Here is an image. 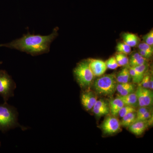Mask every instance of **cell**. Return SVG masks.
<instances>
[{"label": "cell", "mask_w": 153, "mask_h": 153, "mask_svg": "<svg viewBox=\"0 0 153 153\" xmlns=\"http://www.w3.org/2000/svg\"><path fill=\"white\" fill-rule=\"evenodd\" d=\"M58 28L53 30L52 34L47 36L31 35L28 32L22 38L6 44H0V47H6L25 52L33 56L49 52L50 44L58 36Z\"/></svg>", "instance_id": "obj_1"}, {"label": "cell", "mask_w": 153, "mask_h": 153, "mask_svg": "<svg viewBox=\"0 0 153 153\" xmlns=\"http://www.w3.org/2000/svg\"><path fill=\"white\" fill-rule=\"evenodd\" d=\"M18 112L16 108L4 102L0 104V131L5 133L10 130L20 128L22 130L28 129L27 127L21 126L18 122Z\"/></svg>", "instance_id": "obj_2"}, {"label": "cell", "mask_w": 153, "mask_h": 153, "mask_svg": "<svg viewBox=\"0 0 153 153\" xmlns=\"http://www.w3.org/2000/svg\"><path fill=\"white\" fill-rule=\"evenodd\" d=\"M117 80L114 74H108L100 77L94 82V88L100 95L110 96L116 90Z\"/></svg>", "instance_id": "obj_3"}, {"label": "cell", "mask_w": 153, "mask_h": 153, "mask_svg": "<svg viewBox=\"0 0 153 153\" xmlns=\"http://www.w3.org/2000/svg\"><path fill=\"white\" fill-rule=\"evenodd\" d=\"M74 74L76 81L82 88H86L91 84L94 75L91 71L88 61H81L74 68Z\"/></svg>", "instance_id": "obj_4"}, {"label": "cell", "mask_w": 153, "mask_h": 153, "mask_svg": "<svg viewBox=\"0 0 153 153\" xmlns=\"http://www.w3.org/2000/svg\"><path fill=\"white\" fill-rule=\"evenodd\" d=\"M16 88V82L5 70H0V96L7 102L10 97L14 96Z\"/></svg>", "instance_id": "obj_5"}, {"label": "cell", "mask_w": 153, "mask_h": 153, "mask_svg": "<svg viewBox=\"0 0 153 153\" xmlns=\"http://www.w3.org/2000/svg\"><path fill=\"white\" fill-rule=\"evenodd\" d=\"M152 90L139 85L135 93L137 98L138 105L140 107L150 106L153 103V94Z\"/></svg>", "instance_id": "obj_6"}, {"label": "cell", "mask_w": 153, "mask_h": 153, "mask_svg": "<svg viewBox=\"0 0 153 153\" xmlns=\"http://www.w3.org/2000/svg\"><path fill=\"white\" fill-rule=\"evenodd\" d=\"M119 120L114 116L108 117L102 124L101 128L104 134H112L117 132L120 128Z\"/></svg>", "instance_id": "obj_7"}, {"label": "cell", "mask_w": 153, "mask_h": 153, "mask_svg": "<svg viewBox=\"0 0 153 153\" xmlns=\"http://www.w3.org/2000/svg\"><path fill=\"white\" fill-rule=\"evenodd\" d=\"M89 66L94 76H102L105 73L107 68L105 62L99 59H91L88 60Z\"/></svg>", "instance_id": "obj_8"}, {"label": "cell", "mask_w": 153, "mask_h": 153, "mask_svg": "<svg viewBox=\"0 0 153 153\" xmlns=\"http://www.w3.org/2000/svg\"><path fill=\"white\" fill-rule=\"evenodd\" d=\"M81 103L86 110L92 109L94 104L97 101L96 96L93 92L87 91L84 92L81 97Z\"/></svg>", "instance_id": "obj_9"}, {"label": "cell", "mask_w": 153, "mask_h": 153, "mask_svg": "<svg viewBox=\"0 0 153 153\" xmlns=\"http://www.w3.org/2000/svg\"><path fill=\"white\" fill-rule=\"evenodd\" d=\"M94 113L98 117L108 114L110 112L109 105L103 100H99L96 102L93 106Z\"/></svg>", "instance_id": "obj_10"}, {"label": "cell", "mask_w": 153, "mask_h": 153, "mask_svg": "<svg viewBox=\"0 0 153 153\" xmlns=\"http://www.w3.org/2000/svg\"><path fill=\"white\" fill-rule=\"evenodd\" d=\"M149 125L147 121H137L128 127L130 131L137 136L142 134Z\"/></svg>", "instance_id": "obj_11"}, {"label": "cell", "mask_w": 153, "mask_h": 153, "mask_svg": "<svg viewBox=\"0 0 153 153\" xmlns=\"http://www.w3.org/2000/svg\"><path fill=\"white\" fill-rule=\"evenodd\" d=\"M117 97L120 99L124 105L135 107L138 105L137 98L135 92H133L126 95H118Z\"/></svg>", "instance_id": "obj_12"}, {"label": "cell", "mask_w": 153, "mask_h": 153, "mask_svg": "<svg viewBox=\"0 0 153 153\" xmlns=\"http://www.w3.org/2000/svg\"><path fill=\"white\" fill-rule=\"evenodd\" d=\"M116 90L117 91L120 95H127L134 92L135 91V85L129 82L119 83L117 85Z\"/></svg>", "instance_id": "obj_13"}, {"label": "cell", "mask_w": 153, "mask_h": 153, "mask_svg": "<svg viewBox=\"0 0 153 153\" xmlns=\"http://www.w3.org/2000/svg\"><path fill=\"white\" fill-rule=\"evenodd\" d=\"M109 104L110 111L113 116H117L121 108L124 105L121 100L118 97L111 100Z\"/></svg>", "instance_id": "obj_14"}, {"label": "cell", "mask_w": 153, "mask_h": 153, "mask_svg": "<svg viewBox=\"0 0 153 153\" xmlns=\"http://www.w3.org/2000/svg\"><path fill=\"white\" fill-rule=\"evenodd\" d=\"M124 42L131 47L136 46L139 42V38L135 34L131 33H125L123 35Z\"/></svg>", "instance_id": "obj_15"}, {"label": "cell", "mask_w": 153, "mask_h": 153, "mask_svg": "<svg viewBox=\"0 0 153 153\" xmlns=\"http://www.w3.org/2000/svg\"><path fill=\"white\" fill-rule=\"evenodd\" d=\"M131 77L130 74L129 68L125 67L122 69L116 76L117 82L118 83H126L129 82Z\"/></svg>", "instance_id": "obj_16"}, {"label": "cell", "mask_w": 153, "mask_h": 153, "mask_svg": "<svg viewBox=\"0 0 153 153\" xmlns=\"http://www.w3.org/2000/svg\"><path fill=\"white\" fill-rule=\"evenodd\" d=\"M136 112L130 113L122 117L120 122L121 126L129 127L134 123L136 120Z\"/></svg>", "instance_id": "obj_17"}, {"label": "cell", "mask_w": 153, "mask_h": 153, "mask_svg": "<svg viewBox=\"0 0 153 153\" xmlns=\"http://www.w3.org/2000/svg\"><path fill=\"white\" fill-rule=\"evenodd\" d=\"M116 49L118 53H123L126 55L129 54L131 51V47L125 42L118 43Z\"/></svg>", "instance_id": "obj_18"}, {"label": "cell", "mask_w": 153, "mask_h": 153, "mask_svg": "<svg viewBox=\"0 0 153 153\" xmlns=\"http://www.w3.org/2000/svg\"><path fill=\"white\" fill-rule=\"evenodd\" d=\"M136 112L135 107L124 105L120 110L118 115L120 117L122 118L126 115L130 113Z\"/></svg>", "instance_id": "obj_19"}, {"label": "cell", "mask_w": 153, "mask_h": 153, "mask_svg": "<svg viewBox=\"0 0 153 153\" xmlns=\"http://www.w3.org/2000/svg\"><path fill=\"white\" fill-rule=\"evenodd\" d=\"M134 68L135 71H136L139 77L140 81L142 80L143 77L145 75V72L146 71L147 68V66L146 63L143 64V65H140V66H136V67H133Z\"/></svg>", "instance_id": "obj_20"}, {"label": "cell", "mask_w": 153, "mask_h": 153, "mask_svg": "<svg viewBox=\"0 0 153 153\" xmlns=\"http://www.w3.org/2000/svg\"><path fill=\"white\" fill-rule=\"evenodd\" d=\"M107 68L110 69H115L118 67L119 65L118 64L117 60H116L115 57H112L109 58L106 62Z\"/></svg>", "instance_id": "obj_21"}, {"label": "cell", "mask_w": 153, "mask_h": 153, "mask_svg": "<svg viewBox=\"0 0 153 153\" xmlns=\"http://www.w3.org/2000/svg\"><path fill=\"white\" fill-rule=\"evenodd\" d=\"M139 50H143L146 52L148 54L152 56L153 53V46L148 45L145 43H141L139 44Z\"/></svg>", "instance_id": "obj_22"}, {"label": "cell", "mask_w": 153, "mask_h": 153, "mask_svg": "<svg viewBox=\"0 0 153 153\" xmlns=\"http://www.w3.org/2000/svg\"><path fill=\"white\" fill-rule=\"evenodd\" d=\"M129 71L133 82L134 83H140L141 82L134 68L133 67H130L129 68Z\"/></svg>", "instance_id": "obj_23"}, {"label": "cell", "mask_w": 153, "mask_h": 153, "mask_svg": "<svg viewBox=\"0 0 153 153\" xmlns=\"http://www.w3.org/2000/svg\"><path fill=\"white\" fill-rule=\"evenodd\" d=\"M143 40L144 43L148 44V45H150L151 46H153V30H151L147 34L145 35L143 37Z\"/></svg>", "instance_id": "obj_24"}, {"label": "cell", "mask_w": 153, "mask_h": 153, "mask_svg": "<svg viewBox=\"0 0 153 153\" xmlns=\"http://www.w3.org/2000/svg\"><path fill=\"white\" fill-rule=\"evenodd\" d=\"M151 76L149 74H145L142 80L140 82V85L142 86L145 88H149V85L150 79Z\"/></svg>", "instance_id": "obj_25"}, {"label": "cell", "mask_w": 153, "mask_h": 153, "mask_svg": "<svg viewBox=\"0 0 153 153\" xmlns=\"http://www.w3.org/2000/svg\"><path fill=\"white\" fill-rule=\"evenodd\" d=\"M152 114V113L149 111H147L144 114L140 116L137 117H136L137 121H146L148 120L149 118H150Z\"/></svg>", "instance_id": "obj_26"}, {"label": "cell", "mask_w": 153, "mask_h": 153, "mask_svg": "<svg viewBox=\"0 0 153 153\" xmlns=\"http://www.w3.org/2000/svg\"><path fill=\"white\" fill-rule=\"evenodd\" d=\"M115 57L116 60H117V62L119 66H126V64L125 63L120 53H118L117 54Z\"/></svg>", "instance_id": "obj_27"}, {"label": "cell", "mask_w": 153, "mask_h": 153, "mask_svg": "<svg viewBox=\"0 0 153 153\" xmlns=\"http://www.w3.org/2000/svg\"><path fill=\"white\" fill-rule=\"evenodd\" d=\"M149 111V109L147 107H140L136 112L137 117L144 114Z\"/></svg>", "instance_id": "obj_28"}, {"label": "cell", "mask_w": 153, "mask_h": 153, "mask_svg": "<svg viewBox=\"0 0 153 153\" xmlns=\"http://www.w3.org/2000/svg\"><path fill=\"white\" fill-rule=\"evenodd\" d=\"M139 53L141 55L142 57H144L146 59H148V58H150L152 57V55L148 54L146 52H145L144 51H143L142 50H139Z\"/></svg>", "instance_id": "obj_29"}, {"label": "cell", "mask_w": 153, "mask_h": 153, "mask_svg": "<svg viewBox=\"0 0 153 153\" xmlns=\"http://www.w3.org/2000/svg\"><path fill=\"white\" fill-rule=\"evenodd\" d=\"M149 89L152 90L153 89V76H151L150 79L149 85Z\"/></svg>", "instance_id": "obj_30"}, {"label": "cell", "mask_w": 153, "mask_h": 153, "mask_svg": "<svg viewBox=\"0 0 153 153\" xmlns=\"http://www.w3.org/2000/svg\"><path fill=\"white\" fill-rule=\"evenodd\" d=\"M2 63V62H1V61H0V65H1Z\"/></svg>", "instance_id": "obj_31"}, {"label": "cell", "mask_w": 153, "mask_h": 153, "mask_svg": "<svg viewBox=\"0 0 153 153\" xmlns=\"http://www.w3.org/2000/svg\"><path fill=\"white\" fill-rule=\"evenodd\" d=\"M1 142H0V147H1Z\"/></svg>", "instance_id": "obj_32"}]
</instances>
